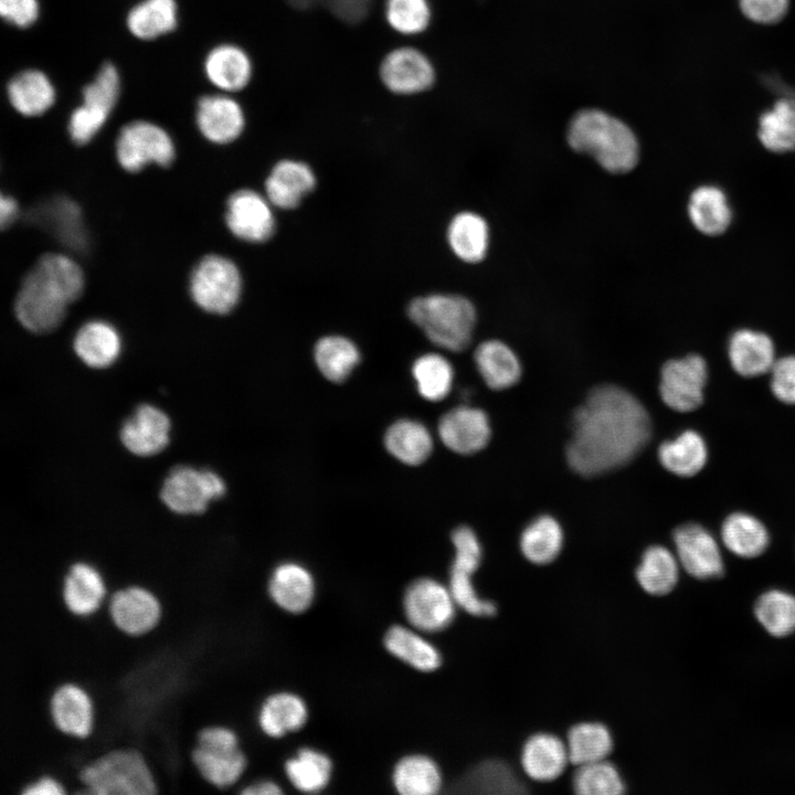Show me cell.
Wrapping results in <instances>:
<instances>
[{
  "label": "cell",
  "instance_id": "obj_52",
  "mask_svg": "<svg viewBox=\"0 0 795 795\" xmlns=\"http://www.w3.org/2000/svg\"><path fill=\"white\" fill-rule=\"evenodd\" d=\"M743 13L757 23H774L781 20L788 0H740Z\"/></svg>",
  "mask_w": 795,
  "mask_h": 795
},
{
  "label": "cell",
  "instance_id": "obj_50",
  "mask_svg": "<svg viewBox=\"0 0 795 795\" xmlns=\"http://www.w3.org/2000/svg\"><path fill=\"white\" fill-rule=\"evenodd\" d=\"M384 17L389 26L402 35H417L430 25L428 0H385Z\"/></svg>",
  "mask_w": 795,
  "mask_h": 795
},
{
  "label": "cell",
  "instance_id": "obj_18",
  "mask_svg": "<svg viewBox=\"0 0 795 795\" xmlns=\"http://www.w3.org/2000/svg\"><path fill=\"white\" fill-rule=\"evenodd\" d=\"M437 432L448 449L463 455L483 449L491 433L487 414L468 405L446 412L438 422Z\"/></svg>",
  "mask_w": 795,
  "mask_h": 795
},
{
  "label": "cell",
  "instance_id": "obj_29",
  "mask_svg": "<svg viewBox=\"0 0 795 795\" xmlns=\"http://www.w3.org/2000/svg\"><path fill=\"white\" fill-rule=\"evenodd\" d=\"M76 356L86 365L105 369L112 365L121 351L117 330L105 321L94 320L83 325L73 341Z\"/></svg>",
  "mask_w": 795,
  "mask_h": 795
},
{
  "label": "cell",
  "instance_id": "obj_33",
  "mask_svg": "<svg viewBox=\"0 0 795 795\" xmlns=\"http://www.w3.org/2000/svg\"><path fill=\"white\" fill-rule=\"evenodd\" d=\"M447 241L453 253L466 263L485 258L489 245V227L479 214L464 211L457 213L447 227Z\"/></svg>",
  "mask_w": 795,
  "mask_h": 795
},
{
  "label": "cell",
  "instance_id": "obj_32",
  "mask_svg": "<svg viewBox=\"0 0 795 795\" xmlns=\"http://www.w3.org/2000/svg\"><path fill=\"white\" fill-rule=\"evenodd\" d=\"M474 359L484 381L494 390L510 388L520 379L521 365L518 357L499 340L481 342L475 350Z\"/></svg>",
  "mask_w": 795,
  "mask_h": 795
},
{
  "label": "cell",
  "instance_id": "obj_10",
  "mask_svg": "<svg viewBox=\"0 0 795 795\" xmlns=\"http://www.w3.org/2000/svg\"><path fill=\"white\" fill-rule=\"evenodd\" d=\"M402 606L410 626L422 633H437L452 624L457 604L448 586L432 577H420L405 589Z\"/></svg>",
  "mask_w": 795,
  "mask_h": 795
},
{
  "label": "cell",
  "instance_id": "obj_34",
  "mask_svg": "<svg viewBox=\"0 0 795 795\" xmlns=\"http://www.w3.org/2000/svg\"><path fill=\"white\" fill-rule=\"evenodd\" d=\"M386 451L398 460L407 465L425 462L433 451V438L421 422L403 418L394 422L385 432Z\"/></svg>",
  "mask_w": 795,
  "mask_h": 795
},
{
  "label": "cell",
  "instance_id": "obj_8",
  "mask_svg": "<svg viewBox=\"0 0 795 795\" xmlns=\"http://www.w3.org/2000/svg\"><path fill=\"white\" fill-rule=\"evenodd\" d=\"M226 485L221 476L209 469L177 466L166 477L160 498L173 512L197 515L206 510L212 500L221 498Z\"/></svg>",
  "mask_w": 795,
  "mask_h": 795
},
{
  "label": "cell",
  "instance_id": "obj_20",
  "mask_svg": "<svg viewBox=\"0 0 795 795\" xmlns=\"http://www.w3.org/2000/svg\"><path fill=\"white\" fill-rule=\"evenodd\" d=\"M267 594L280 610L289 614H301L314 603L315 579L303 564L292 561L283 562L271 573Z\"/></svg>",
  "mask_w": 795,
  "mask_h": 795
},
{
  "label": "cell",
  "instance_id": "obj_26",
  "mask_svg": "<svg viewBox=\"0 0 795 795\" xmlns=\"http://www.w3.org/2000/svg\"><path fill=\"white\" fill-rule=\"evenodd\" d=\"M423 634L410 625L396 624L385 632L383 645L390 655L413 669L431 672L439 668L442 656Z\"/></svg>",
  "mask_w": 795,
  "mask_h": 795
},
{
  "label": "cell",
  "instance_id": "obj_43",
  "mask_svg": "<svg viewBox=\"0 0 795 795\" xmlns=\"http://www.w3.org/2000/svg\"><path fill=\"white\" fill-rule=\"evenodd\" d=\"M753 613L759 624L773 637H787L795 633V595L773 589L755 601Z\"/></svg>",
  "mask_w": 795,
  "mask_h": 795
},
{
  "label": "cell",
  "instance_id": "obj_39",
  "mask_svg": "<svg viewBox=\"0 0 795 795\" xmlns=\"http://www.w3.org/2000/svg\"><path fill=\"white\" fill-rule=\"evenodd\" d=\"M688 213L695 227L711 236L722 234L732 219L725 194L714 186H702L691 193Z\"/></svg>",
  "mask_w": 795,
  "mask_h": 795
},
{
  "label": "cell",
  "instance_id": "obj_14",
  "mask_svg": "<svg viewBox=\"0 0 795 795\" xmlns=\"http://www.w3.org/2000/svg\"><path fill=\"white\" fill-rule=\"evenodd\" d=\"M708 379L704 359L689 354L667 361L660 374L659 392L664 403L677 412H691L703 402Z\"/></svg>",
  "mask_w": 795,
  "mask_h": 795
},
{
  "label": "cell",
  "instance_id": "obj_27",
  "mask_svg": "<svg viewBox=\"0 0 795 795\" xmlns=\"http://www.w3.org/2000/svg\"><path fill=\"white\" fill-rule=\"evenodd\" d=\"M62 595L70 612L88 615L99 607L107 590L102 574L94 565L76 561L64 575Z\"/></svg>",
  "mask_w": 795,
  "mask_h": 795
},
{
  "label": "cell",
  "instance_id": "obj_37",
  "mask_svg": "<svg viewBox=\"0 0 795 795\" xmlns=\"http://www.w3.org/2000/svg\"><path fill=\"white\" fill-rule=\"evenodd\" d=\"M290 784L303 793H318L325 789L332 776V761L314 748H301L284 765Z\"/></svg>",
  "mask_w": 795,
  "mask_h": 795
},
{
  "label": "cell",
  "instance_id": "obj_49",
  "mask_svg": "<svg viewBox=\"0 0 795 795\" xmlns=\"http://www.w3.org/2000/svg\"><path fill=\"white\" fill-rule=\"evenodd\" d=\"M573 789L580 795H618L625 792L623 778L607 760L577 766Z\"/></svg>",
  "mask_w": 795,
  "mask_h": 795
},
{
  "label": "cell",
  "instance_id": "obj_40",
  "mask_svg": "<svg viewBox=\"0 0 795 795\" xmlns=\"http://www.w3.org/2000/svg\"><path fill=\"white\" fill-rule=\"evenodd\" d=\"M679 565L677 556L666 547L651 545L642 556L636 570V579L646 593L662 596L677 585Z\"/></svg>",
  "mask_w": 795,
  "mask_h": 795
},
{
  "label": "cell",
  "instance_id": "obj_1",
  "mask_svg": "<svg viewBox=\"0 0 795 795\" xmlns=\"http://www.w3.org/2000/svg\"><path fill=\"white\" fill-rule=\"evenodd\" d=\"M650 435L649 415L634 395L616 385H600L573 415L566 459L582 476L604 474L630 462Z\"/></svg>",
  "mask_w": 795,
  "mask_h": 795
},
{
  "label": "cell",
  "instance_id": "obj_57",
  "mask_svg": "<svg viewBox=\"0 0 795 795\" xmlns=\"http://www.w3.org/2000/svg\"><path fill=\"white\" fill-rule=\"evenodd\" d=\"M18 214V203L10 195L1 193L0 197V223L1 227L4 229L12 221H14Z\"/></svg>",
  "mask_w": 795,
  "mask_h": 795
},
{
  "label": "cell",
  "instance_id": "obj_55",
  "mask_svg": "<svg viewBox=\"0 0 795 795\" xmlns=\"http://www.w3.org/2000/svg\"><path fill=\"white\" fill-rule=\"evenodd\" d=\"M20 795H65V791L54 777L45 774L25 785Z\"/></svg>",
  "mask_w": 795,
  "mask_h": 795
},
{
  "label": "cell",
  "instance_id": "obj_38",
  "mask_svg": "<svg viewBox=\"0 0 795 795\" xmlns=\"http://www.w3.org/2000/svg\"><path fill=\"white\" fill-rule=\"evenodd\" d=\"M10 103L24 116H39L54 103L55 91L49 77L38 70L14 76L8 85Z\"/></svg>",
  "mask_w": 795,
  "mask_h": 795
},
{
  "label": "cell",
  "instance_id": "obj_15",
  "mask_svg": "<svg viewBox=\"0 0 795 795\" xmlns=\"http://www.w3.org/2000/svg\"><path fill=\"white\" fill-rule=\"evenodd\" d=\"M676 556L680 566L697 580L723 576L724 562L713 536L698 523H685L674 531Z\"/></svg>",
  "mask_w": 795,
  "mask_h": 795
},
{
  "label": "cell",
  "instance_id": "obj_16",
  "mask_svg": "<svg viewBox=\"0 0 795 795\" xmlns=\"http://www.w3.org/2000/svg\"><path fill=\"white\" fill-rule=\"evenodd\" d=\"M272 203L258 192L242 189L226 202L225 223L237 239L251 243L267 241L275 231Z\"/></svg>",
  "mask_w": 795,
  "mask_h": 795
},
{
  "label": "cell",
  "instance_id": "obj_22",
  "mask_svg": "<svg viewBox=\"0 0 795 795\" xmlns=\"http://www.w3.org/2000/svg\"><path fill=\"white\" fill-rule=\"evenodd\" d=\"M315 186L316 177L308 165L284 159L273 167L265 181L266 198L272 205L290 210L298 206Z\"/></svg>",
  "mask_w": 795,
  "mask_h": 795
},
{
  "label": "cell",
  "instance_id": "obj_36",
  "mask_svg": "<svg viewBox=\"0 0 795 795\" xmlns=\"http://www.w3.org/2000/svg\"><path fill=\"white\" fill-rule=\"evenodd\" d=\"M658 458L668 471L680 477H691L704 467L708 449L702 436L688 430L664 442L658 448Z\"/></svg>",
  "mask_w": 795,
  "mask_h": 795
},
{
  "label": "cell",
  "instance_id": "obj_45",
  "mask_svg": "<svg viewBox=\"0 0 795 795\" xmlns=\"http://www.w3.org/2000/svg\"><path fill=\"white\" fill-rule=\"evenodd\" d=\"M177 25L174 0H145L127 15L129 31L141 40H152L172 31Z\"/></svg>",
  "mask_w": 795,
  "mask_h": 795
},
{
  "label": "cell",
  "instance_id": "obj_41",
  "mask_svg": "<svg viewBox=\"0 0 795 795\" xmlns=\"http://www.w3.org/2000/svg\"><path fill=\"white\" fill-rule=\"evenodd\" d=\"M565 744L570 763L581 766L607 760L613 750V738L603 723L582 722L569 730Z\"/></svg>",
  "mask_w": 795,
  "mask_h": 795
},
{
  "label": "cell",
  "instance_id": "obj_21",
  "mask_svg": "<svg viewBox=\"0 0 795 795\" xmlns=\"http://www.w3.org/2000/svg\"><path fill=\"white\" fill-rule=\"evenodd\" d=\"M197 124L208 140L223 145L240 137L245 126V116L234 98L210 95L200 98L198 103Z\"/></svg>",
  "mask_w": 795,
  "mask_h": 795
},
{
  "label": "cell",
  "instance_id": "obj_3",
  "mask_svg": "<svg viewBox=\"0 0 795 795\" xmlns=\"http://www.w3.org/2000/svg\"><path fill=\"white\" fill-rule=\"evenodd\" d=\"M570 147L593 157L605 170L625 173L635 168L639 146L633 130L621 119L598 109L577 113L568 128Z\"/></svg>",
  "mask_w": 795,
  "mask_h": 795
},
{
  "label": "cell",
  "instance_id": "obj_12",
  "mask_svg": "<svg viewBox=\"0 0 795 795\" xmlns=\"http://www.w3.org/2000/svg\"><path fill=\"white\" fill-rule=\"evenodd\" d=\"M116 156L125 170L137 172L148 163L170 166L174 159V146L161 127L137 120L120 130L116 141Z\"/></svg>",
  "mask_w": 795,
  "mask_h": 795
},
{
  "label": "cell",
  "instance_id": "obj_24",
  "mask_svg": "<svg viewBox=\"0 0 795 795\" xmlns=\"http://www.w3.org/2000/svg\"><path fill=\"white\" fill-rule=\"evenodd\" d=\"M521 766L537 782L556 780L570 763L565 742L551 733H536L523 744Z\"/></svg>",
  "mask_w": 795,
  "mask_h": 795
},
{
  "label": "cell",
  "instance_id": "obj_23",
  "mask_svg": "<svg viewBox=\"0 0 795 795\" xmlns=\"http://www.w3.org/2000/svg\"><path fill=\"white\" fill-rule=\"evenodd\" d=\"M306 701L290 691L267 696L256 711V723L263 734L279 739L300 730L308 720Z\"/></svg>",
  "mask_w": 795,
  "mask_h": 795
},
{
  "label": "cell",
  "instance_id": "obj_25",
  "mask_svg": "<svg viewBox=\"0 0 795 795\" xmlns=\"http://www.w3.org/2000/svg\"><path fill=\"white\" fill-rule=\"evenodd\" d=\"M54 725L62 732L86 738L92 729L93 708L87 692L71 682L59 686L50 699Z\"/></svg>",
  "mask_w": 795,
  "mask_h": 795
},
{
  "label": "cell",
  "instance_id": "obj_35",
  "mask_svg": "<svg viewBox=\"0 0 795 795\" xmlns=\"http://www.w3.org/2000/svg\"><path fill=\"white\" fill-rule=\"evenodd\" d=\"M721 539L731 553L744 559L760 556L770 543L765 526L744 512H734L725 518L721 527Z\"/></svg>",
  "mask_w": 795,
  "mask_h": 795
},
{
  "label": "cell",
  "instance_id": "obj_42",
  "mask_svg": "<svg viewBox=\"0 0 795 795\" xmlns=\"http://www.w3.org/2000/svg\"><path fill=\"white\" fill-rule=\"evenodd\" d=\"M314 358L321 374L338 383L344 381L359 363L360 351L350 339L331 335L317 341Z\"/></svg>",
  "mask_w": 795,
  "mask_h": 795
},
{
  "label": "cell",
  "instance_id": "obj_28",
  "mask_svg": "<svg viewBox=\"0 0 795 795\" xmlns=\"http://www.w3.org/2000/svg\"><path fill=\"white\" fill-rule=\"evenodd\" d=\"M728 354L732 368L742 377L764 374L775 362V350L771 338L750 329L738 330L731 336Z\"/></svg>",
  "mask_w": 795,
  "mask_h": 795
},
{
  "label": "cell",
  "instance_id": "obj_56",
  "mask_svg": "<svg viewBox=\"0 0 795 795\" xmlns=\"http://www.w3.org/2000/svg\"><path fill=\"white\" fill-rule=\"evenodd\" d=\"M280 786L272 780H253L247 782L237 792L242 795H278L282 794Z\"/></svg>",
  "mask_w": 795,
  "mask_h": 795
},
{
  "label": "cell",
  "instance_id": "obj_53",
  "mask_svg": "<svg viewBox=\"0 0 795 795\" xmlns=\"http://www.w3.org/2000/svg\"><path fill=\"white\" fill-rule=\"evenodd\" d=\"M0 14L8 23L26 28L39 15L38 0H0Z\"/></svg>",
  "mask_w": 795,
  "mask_h": 795
},
{
  "label": "cell",
  "instance_id": "obj_30",
  "mask_svg": "<svg viewBox=\"0 0 795 795\" xmlns=\"http://www.w3.org/2000/svg\"><path fill=\"white\" fill-rule=\"evenodd\" d=\"M204 68L209 81L229 93L246 87L253 73L248 54L234 44L214 47L205 59Z\"/></svg>",
  "mask_w": 795,
  "mask_h": 795
},
{
  "label": "cell",
  "instance_id": "obj_19",
  "mask_svg": "<svg viewBox=\"0 0 795 795\" xmlns=\"http://www.w3.org/2000/svg\"><path fill=\"white\" fill-rule=\"evenodd\" d=\"M170 427L169 416L162 410L152 404H141L123 424L120 441L137 456H152L169 444Z\"/></svg>",
  "mask_w": 795,
  "mask_h": 795
},
{
  "label": "cell",
  "instance_id": "obj_9",
  "mask_svg": "<svg viewBox=\"0 0 795 795\" xmlns=\"http://www.w3.org/2000/svg\"><path fill=\"white\" fill-rule=\"evenodd\" d=\"M455 556L451 568L448 587L460 608L475 616H492L497 606L481 598L474 584L473 574L481 560V545L475 532L468 527H459L452 533Z\"/></svg>",
  "mask_w": 795,
  "mask_h": 795
},
{
  "label": "cell",
  "instance_id": "obj_2",
  "mask_svg": "<svg viewBox=\"0 0 795 795\" xmlns=\"http://www.w3.org/2000/svg\"><path fill=\"white\" fill-rule=\"evenodd\" d=\"M83 289L84 276L78 264L68 256L46 253L21 283L14 301L15 316L31 332H51L61 325L67 306Z\"/></svg>",
  "mask_w": 795,
  "mask_h": 795
},
{
  "label": "cell",
  "instance_id": "obj_7",
  "mask_svg": "<svg viewBox=\"0 0 795 795\" xmlns=\"http://www.w3.org/2000/svg\"><path fill=\"white\" fill-rule=\"evenodd\" d=\"M190 295L204 311L229 314L237 305L242 292L241 273L231 259L210 254L195 265L190 277Z\"/></svg>",
  "mask_w": 795,
  "mask_h": 795
},
{
  "label": "cell",
  "instance_id": "obj_11",
  "mask_svg": "<svg viewBox=\"0 0 795 795\" xmlns=\"http://www.w3.org/2000/svg\"><path fill=\"white\" fill-rule=\"evenodd\" d=\"M119 94L116 67L106 63L95 80L83 89V104L71 115L68 131L77 145L88 142L103 127Z\"/></svg>",
  "mask_w": 795,
  "mask_h": 795
},
{
  "label": "cell",
  "instance_id": "obj_46",
  "mask_svg": "<svg viewBox=\"0 0 795 795\" xmlns=\"http://www.w3.org/2000/svg\"><path fill=\"white\" fill-rule=\"evenodd\" d=\"M563 533L560 524L550 516L534 519L520 538L521 552L534 564L552 562L560 553Z\"/></svg>",
  "mask_w": 795,
  "mask_h": 795
},
{
  "label": "cell",
  "instance_id": "obj_54",
  "mask_svg": "<svg viewBox=\"0 0 795 795\" xmlns=\"http://www.w3.org/2000/svg\"><path fill=\"white\" fill-rule=\"evenodd\" d=\"M330 2L339 15L347 20H360L368 11L370 0H322Z\"/></svg>",
  "mask_w": 795,
  "mask_h": 795
},
{
  "label": "cell",
  "instance_id": "obj_47",
  "mask_svg": "<svg viewBox=\"0 0 795 795\" xmlns=\"http://www.w3.org/2000/svg\"><path fill=\"white\" fill-rule=\"evenodd\" d=\"M412 374L418 393L425 400L441 401L452 389L453 367L442 354L430 352L418 357L413 363Z\"/></svg>",
  "mask_w": 795,
  "mask_h": 795
},
{
  "label": "cell",
  "instance_id": "obj_51",
  "mask_svg": "<svg viewBox=\"0 0 795 795\" xmlns=\"http://www.w3.org/2000/svg\"><path fill=\"white\" fill-rule=\"evenodd\" d=\"M771 389L776 399L795 404V356L775 360L772 369Z\"/></svg>",
  "mask_w": 795,
  "mask_h": 795
},
{
  "label": "cell",
  "instance_id": "obj_48",
  "mask_svg": "<svg viewBox=\"0 0 795 795\" xmlns=\"http://www.w3.org/2000/svg\"><path fill=\"white\" fill-rule=\"evenodd\" d=\"M462 786L467 792L483 794H518L523 784L515 772L501 761H486L468 773Z\"/></svg>",
  "mask_w": 795,
  "mask_h": 795
},
{
  "label": "cell",
  "instance_id": "obj_44",
  "mask_svg": "<svg viewBox=\"0 0 795 795\" xmlns=\"http://www.w3.org/2000/svg\"><path fill=\"white\" fill-rule=\"evenodd\" d=\"M759 137L762 145L773 152L795 149V99H778L771 109L762 114Z\"/></svg>",
  "mask_w": 795,
  "mask_h": 795
},
{
  "label": "cell",
  "instance_id": "obj_17",
  "mask_svg": "<svg viewBox=\"0 0 795 795\" xmlns=\"http://www.w3.org/2000/svg\"><path fill=\"white\" fill-rule=\"evenodd\" d=\"M104 601L114 624L130 635L147 633L160 617L158 598L139 585L116 590L107 594Z\"/></svg>",
  "mask_w": 795,
  "mask_h": 795
},
{
  "label": "cell",
  "instance_id": "obj_6",
  "mask_svg": "<svg viewBox=\"0 0 795 795\" xmlns=\"http://www.w3.org/2000/svg\"><path fill=\"white\" fill-rule=\"evenodd\" d=\"M191 759L202 777L220 793L234 791L248 766L239 734L225 725L200 729Z\"/></svg>",
  "mask_w": 795,
  "mask_h": 795
},
{
  "label": "cell",
  "instance_id": "obj_31",
  "mask_svg": "<svg viewBox=\"0 0 795 795\" xmlns=\"http://www.w3.org/2000/svg\"><path fill=\"white\" fill-rule=\"evenodd\" d=\"M392 784L402 795H433L443 786V776L437 763L421 753L401 757L392 771Z\"/></svg>",
  "mask_w": 795,
  "mask_h": 795
},
{
  "label": "cell",
  "instance_id": "obj_4",
  "mask_svg": "<svg viewBox=\"0 0 795 795\" xmlns=\"http://www.w3.org/2000/svg\"><path fill=\"white\" fill-rule=\"evenodd\" d=\"M410 319L436 346L458 352L467 348L476 325V308L460 295L432 294L414 298Z\"/></svg>",
  "mask_w": 795,
  "mask_h": 795
},
{
  "label": "cell",
  "instance_id": "obj_5",
  "mask_svg": "<svg viewBox=\"0 0 795 795\" xmlns=\"http://www.w3.org/2000/svg\"><path fill=\"white\" fill-rule=\"evenodd\" d=\"M78 778L86 795H158L149 766L134 746L102 753L81 768Z\"/></svg>",
  "mask_w": 795,
  "mask_h": 795
},
{
  "label": "cell",
  "instance_id": "obj_13",
  "mask_svg": "<svg viewBox=\"0 0 795 795\" xmlns=\"http://www.w3.org/2000/svg\"><path fill=\"white\" fill-rule=\"evenodd\" d=\"M379 75L383 86L400 96L424 93L436 80L432 61L414 46H399L389 51L380 63Z\"/></svg>",
  "mask_w": 795,
  "mask_h": 795
}]
</instances>
